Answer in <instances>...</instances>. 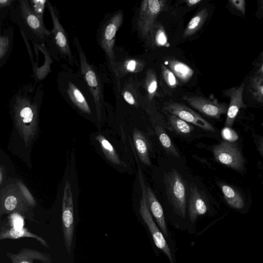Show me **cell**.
<instances>
[{"mask_svg":"<svg viewBox=\"0 0 263 263\" xmlns=\"http://www.w3.org/2000/svg\"><path fill=\"white\" fill-rule=\"evenodd\" d=\"M14 0H1L0 9H1V21L6 18L7 14L9 15L10 10L12 5L15 3Z\"/></svg>","mask_w":263,"mask_h":263,"instance_id":"obj_33","label":"cell"},{"mask_svg":"<svg viewBox=\"0 0 263 263\" xmlns=\"http://www.w3.org/2000/svg\"><path fill=\"white\" fill-rule=\"evenodd\" d=\"M14 37V29L12 26L5 28L0 35V67L7 62L11 54Z\"/></svg>","mask_w":263,"mask_h":263,"instance_id":"obj_17","label":"cell"},{"mask_svg":"<svg viewBox=\"0 0 263 263\" xmlns=\"http://www.w3.org/2000/svg\"><path fill=\"white\" fill-rule=\"evenodd\" d=\"M164 0H144L141 2L137 26L143 38L148 39L157 17L165 7Z\"/></svg>","mask_w":263,"mask_h":263,"instance_id":"obj_8","label":"cell"},{"mask_svg":"<svg viewBox=\"0 0 263 263\" xmlns=\"http://www.w3.org/2000/svg\"><path fill=\"white\" fill-rule=\"evenodd\" d=\"M8 15L10 20L18 27L21 34L32 44H46L50 34V30L46 27L43 20L33 12L29 0L15 1Z\"/></svg>","mask_w":263,"mask_h":263,"instance_id":"obj_2","label":"cell"},{"mask_svg":"<svg viewBox=\"0 0 263 263\" xmlns=\"http://www.w3.org/2000/svg\"><path fill=\"white\" fill-rule=\"evenodd\" d=\"M12 227L16 229H22L24 227V220L20 216L14 215L12 217Z\"/></svg>","mask_w":263,"mask_h":263,"instance_id":"obj_37","label":"cell"},{"mask_svg":"<svg viewBox=\"0 0 263 263\" xmlns=\"http://www.w3.org/2000/svg\"><path fill=\"white\" fill-rule=\"evenodd\" d=\"M47 2V0H29L32 11L42 20H43V14Z\"/></svg>","mask_w":263,"mask_h":263,"instance_id":"obj_30","label":"cell"},{"mask_svg":"<svg viewBox=\"0 0 263 263\" xmlns=\"http://www.w3.org/2000/svg\"><path fill=\"white\" fill-rule=\"evenodd\" d=\"M170 70L182 83L187 82L193 77L194 70L185 63L175 59H168L166 61Z\"/></svg>","mask_w":263,"mask_h":263,"instance_id":"obj_20","label":"cell"},{"mask_svg":"<svg viewBox=\"0 0 263 263\" xmlns=\"http://www.w3.org/2000/svg\"><path fill=\"white\" fill-rule=\"evenodd\" d=\"M230 4L236 9L240 11L243 15L246 11V1L244 0H231Z\"/></svg>","mask_w":263,"mask_h":263,"instance_id":"obj_35","label":"cell"},{"mask_svg":"<svg viewBox=\"0 0 263 263\" xmlns=\"http://www.w3.org/2000/svg\"><path fill=\"white\" fill-rule=\"evenodd\" d=\"M145 64L144 61L135 58L126 59L122 62H116L115 76L119 90L121 87L120 79L128 73L140 72L143 69Z\"/></svg>","mask_w":263,"mask_h":263,"instance_id":"obj_15","label":"cell"},{"mask_svg":"<svg viewBox=\"0 0 263 263\" xmlns=\"http://www.w3.org/2000/svg\"><path fill=\"white\" fill-rule=\"evenodd\" d=\"M262 61H263V53L262 54Z\"/></svg>","mask_w":263,"mask_h":263,"instance_id":"obj_41","label":"cell"},{"mask_svg":"<svg viewBox=\"0 0 263 263\" xmlns=\"http://www.w3.org/2000/svg\"><path fill=\"white\" fill-rule=\"evenodd\" d=\"M22 237L33 238L41 243L44 246L48 248L47 242L41 237L31 233L25 228L16 229L13 227L11 228H1L0 238L3 239H18Z\"/></svg>","mask_w":263,"mask_h":263,"instance_id":"obj_21","label":"cell"},{"mask_svg":"<svg viewBox=\"0 0 263 263\" xmlns=\"http://www.w3.org/2000/svg\"><path fill=\"white\" fill-rule=\"evenodd\" d=\"M162 75L166 85L171 88H176L179 85V81L174 73L164 65H161Z\"/></svg>","mask_w":263,"mask_h":263,"instance_id":"obj_29","label":"cell"},{"mask_svg":"<svg viewBox=\"0 0 263 263\" xmlns=\"http://www.w3.org/2000/svg\"><path fill=\"white\" fill-rule=\"evenodd\" d=\"M133 139L139 159L144 164L149 166L151 161L146 137L140 130L135 128L133 132Z\"/></svg>","mask_w":263,"mask_h":263,"instance_id":"obj_19","label":"cell"},{"mask_svg":"<svg viewBox=\"0 0 263 263\" xmlns=\"http://www.w3.org/2000/svg\"><path fill=\"white\" fill-rule=\"evenodd\" d=\"M189 195L188 214L190 221L194 223L198 216L206 213L208 206L197 186L193 183L190 185Z\"/></svg>","mask_w":263,"mask_h":263,"instance_id":"obj_13","label":"cell"},{"mask_svg":"<svg viewBox=\"0 0 263 263\" xmlns=\"http://www.w3.org/2000/svg\"><path fill=\"white\" fill-rule=\"evenodd\" d=\"M243 89L244 83H242L238 88L232 87L224 91V95L230 99L227 112L226 127H232L240 109L245 106L242 100Z\"/></svg>","mask_w":263,"mask_h":263,"instance_id":"obj_12","label":"cell"},{"mask_svg":"<svg viewBox=\"0 0 263 263\" xmlns=\"http://www.w3.org/2000/svg\"><path fill=\"white\" fill-rule=\"evenodd\" d=\"M101 143L103 147L109 154L108 155L110 157L111 160L117 164H122V162H121L113 146L109 142L104 138H102Z\"/></svg>","mask_w":263,"mask_h":263,"instance_id":"obj_31","label":"cell"},{"mask_svg":"<svg viewBox=\"0 0 263 263\" xmlns=\"http://www.w3.org/2000/svg\"><path fill=\"white\" fill-rule=\"evenodd\" d=\"M249 90L256 100L263 103V74H260L251 79Z\"/></svg>","mask_w":263,"mask_h":263,"instance_id":"obj_28","label":"cell"},{"mask_svg":"<svg viewBox=\"0 0 263 263\" xmlns=\"http://www.w3.org/2000/svg\"><path fill=\"white\" fill-rule=\"evenodd\" d=\"M164 183L170 204L174 211L184 218L186 211L187 192L184 180L175 168L164 174Z\"/></svg>","mask_w":263,"mask_h":263,"instance_id":"obj_6","label":"cell"},{"mask_svg":"<svg viewBox=\"0 0 263 263\" xmlns=\"http://www.w3.org/2000/svg\"><path fill=\"white\" fill-rule=\"evenodd\" d=\"M12 263H32L33 260H39L44 263H50L49 255L32 249H23L18 254L7 253Z\"/></svg>","mask_w":263,"mask_h":263,"instance_id":"obj_16","label":"cell"},{"mask_svg":"<svg viewBox=\"0 0 263 263\" xmlns=\"http://www.w3.org/2000/svg\"><path fill=\"white\" fill-rule=\"evenodd\" d=\"M57 77V87L65 100L85 113L91 114L89 101L93 97L84 80L67 65H62Z\"/></svg>","mask_w":263,"mask_h":263,"instance_id":"obj_1","label":"cell"},{"mask_svg":"<svg viewBox=\"0 0 263 263\" xmlns=\"http://www.w3.org/2000/svg\"><path fill=\"white\" fill-rule=\"evenodd\" d=\"M208 15L207 9L203 8L195 14L187 24L183 36L187 37L196 33L203 25Z\"/></svg>","mask_w":263,"mask_h":263,"instance_id":"obj_23","label":"cell"},{"mask_svg":"<svg viewBox=\"0 0 263 263\" xmlns=\"http://www.w3.org/2000/svg\"><path fill=\"white\" fill-rule=\"evenodd\" d=\"M213 152L217 162L238 171L242 170L244 159L234 142L221 141L213 147Z\"/></svg>","mask_w":263,"mask_h":263,"instance_id":"obj_9","label":"cell"},{"mask_svg":"<svg viewBox=\"0 0 263 263\" xmlns=\"http://www.w3.org/2000/svg\"><path fill=\"white\" fill-rule=\"evenodd\" d=\"M221 189L224 199L230 206L236 209L243 208L244 200L239 193L228 185L222 184Z\"/></svg>","mask_w":263,"mask_h":263,"instance_id":"obj_24","label":"cell"},{"mask_svg":"<svg viewBox=\"0 0 263 263\" xmlns=\"http://www.w3.org/2000/svg\"><path fill=\"white\" fill-rule=\"evenodd\" d=\"M155 130L160 143L166 152L174 157L179 158L178 152L164 129L159 126H156Z\"/></svg>","mask_w":263,"mask_h":263,"instance_id":"obj_26","label":"cell"},{"mask_svg":"<svg viewBox=\"0 0 263 263\" xmlns=\"http://www.w3.org/2000/svg\"><path fill=\"white\" fill-rule=\"evenodd\" d=\"M147 39L149 44L155 47H168L170 46L167 33L163 26L160 23H155Z\"/></svg>","mask_w":263,"mask_h":263,"instance_id":"obj_22","label":"cell"},{"mask_svg":"<svg viewBox=\"0 0 263 263\" xmlns=\"http://www.w3.org/2000/svg\"><path fill=\"white\" fill-rule=\"evenodd\" d=\"M33 44L43 53L44 56V61L42 65L33 71L35 82L40 83L45 79L50 72L51 65L53 62V59L51 56L46 44Z\"/></svg>","mask_w":263,"mask_h":263,"instance_id":"obj_18","label":"cell"},{"mask_svg":"<svg viewBox=\"0 0 263 263\" xmlns=\"http://www.w3.org/2000/svg\"><path fill=\"white\" fill-rule=\"evenodd\" d=\"M46 7L53 26L46 44L51 56L55 61L65 62L71 67H79V61L72 53L67 34L60 22L58 8L49 1H47Z\"/></svg>","mask_w":263,"mask_h":263,"instance_id":"obj_3","label":"cell"},{"mask_svg":"<svg viewBox=\"0 0 263 263\" xmlns=\"http://www.w3.org/2000/svg\"><path fill=\"white\" fill-rule=\"evenodd\" d=\"M221 136L225 141L230 142H234L238 139L236 132L231 127L226 126L221 130Z\"/></svg>","mask_w":263,"mask_h":263,"instance_id":"obj_32","label":"cell"},{"mask_svg":"<svg viewBox=\"0 0 263 263\" xmlns=\"http://www.w3.org/2000/svg\"><path fill=\"white\" fill-rule=\"evenodd\" d=\"M168 121L171 128L178 134L187 135L193 130V126L174 115L170 114Z\"/></svg>","mask_w":263,"mask_h":263,"instance_id":"obj_25","label":"cell"},{"mask_svg":"<svg viewBox=\"0 0 263 263\" xmlns=\"http://www.w3.org/2000/svg\"><path fill=\"white\" fill-rule=\"evenodd\" d=\"M72 44L75 47L79 58L78 72L85 81L95 101L98 115L104 103L103 84L101 74L98 67L91 63L81 46L77 36L73 37Z\"/></svg>","mask_w":263,"mask_h":263,"instance_id":"obj_4","label":"cell"},{"mask_svg":"<svg viewBox=\"0 0 263 263\" xmlns=\"http://www.w3.org/2000/svg\"><path fill=\"white\" fill-rule=\"evenodd\" d=\"M5 208L9 211L13 210L17 205V199L14 196L11 195L7 197L5 201Z\"/></svg>","mask_w":263,"mask_h":263,"instance_id":"obj_36","label":"cell"},{"mask_svg":"<svg viewBox=\"0 0 263 263\" xmlns=\"http://www.w3.org/2000/svg\"><path fill=\"white\" fill-rule=\"evenodd\" d=\"M163 110L204 130L215 131L213 125L202 116L183 104L172 101L166 102L163 106Z\"/></svg>","mask_w":263,"mask_h":263,"instance_id":"obj_10","label":"cell"},{"mask_svg":"<svg viewBox=\"0 0 263 263\" xmlns=\"http://www.w3.org/2000/svg\"><path fill=\"white\" fill-rule=\"evenodd\" d=\"M121 95L124 100L129 105L132 106H137V102L134 97V93L131 91L124 87L121 91Z\"/></svg>","mask_w":263,"mask_h":263,"instance_id":"obj_34","label":"cell"},{"mask_svg":"<svg viewBox=\"0 0 263 263\" xmlns=\"http://www.w3.org/2000/svg\"><path fill=\"white\" fill-rule=\"evenodd\" d=\"M146 196L152 215L155 218L163 235L167 236L168 233L162 207L149 186L146 187Z\"/></svg>","mask_w":263,"mask_h":263,"instance_id":"obj_14","label":"cell"},{"mask_svg":"<svg viewBox=\"0 0 263 263\" xmlns=\"http://www.w3.org/2000/svg\"><path fill=\"white\" fill-rule=\"evenodd\" d=\"M123 21V13L121 10L105 16L100 23L96 33L97 43L104 51L114 76L116 72L115 43L117 31Z\"/></svg>","mask_w":263,"mask_h":263,"instance_id":"obj_5","label":"cell"},{"mask_svg":"<svg viewBox=\"0 0 263 263\" xmlns=\"http://www.w3.org/2000/svg\"><path fill=\"white\" fill-rule=\"evenodd\" d=\"M0 182L1 183H2V171L1 172V174H0Z\"/></svg>","mask_w":263,"mask_h":263,"instance_id":"obj_40","label":"cell"},{"mask_svg":"<svg viewBox=\"0 0 263 263\" xmlns=\"http://www.w3.org/2000/svg\"><path fill=\"white\" fill-rule=\"evenodd\" d=\"M183 99L192 107L210 118L218 119L221 115L227 112L228 108L227 104L219 103L216 99L193 96H184Z\"/></svg>","mask_w":263,"mask_h":263,"instance_id":"obj_11","label":"cell"},{"mask_svg":"<svg viewBox=\"0 0 263 263\" xmlns=\"http://www.w3.org/2000/svg\"><path fill=\"white\" fill-rule=\"evenodd\" d=\"M145 89L148 99L151 101L157 93L158 80L156 73L153 69H148L146 72L145 82Z\"/></svg>","mask_w":263,"mask_h":263,"instance_id":"obj_27","label":"cell"},{"mask_svg":"<svg viewBox=\"0 0 263 263\" xmlns=\"http://www.w3.org/2000/svg\"><path fill=\"white\" fill-rule=\"evenodd\" d=\"M258 149L260 154L263 156V138H260L258 142Z\"/></svg>","mask_w":263,"mask_h":263,"instance_id":"obj_39","label":"cell"},{"mask_svg":"<svg viewBox=\"0 0 263 263\" xmlns=\"http://www.w3.org/2000/svg\"><path fill=\"white\" fill-rule=\"evenodd\" d=\"M139 179L142 190V197L140 203V213L147 225L156 246L167 256L171 263H173V258L170 249L163 233L156 225L147 205L146 196V185L144 183L142 171L139 167Z\"/></svg>","mask_w":263,"mask_h":263,"instance_id":"obj_7","label":"cell"},{"mask_svg":"<svg viewBox=\"0 0 263 263\" xmlns=\"http://www.w3.org/2000/svg\"><path fill=\"white\" fill-rule=\"evenodd\" d=\"M202 0H185L184 2L186 3V5L191 7L197 5L198 4L201 3Z\"/></svg>","mask_w":263,"mask_h":263,"instance_id":"obj_38","label":"cell"}]
</instances>
